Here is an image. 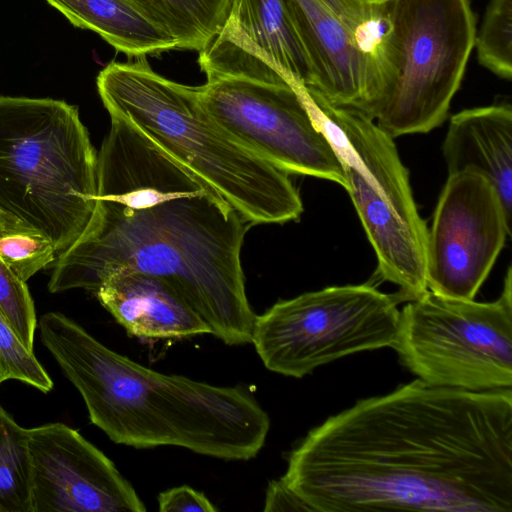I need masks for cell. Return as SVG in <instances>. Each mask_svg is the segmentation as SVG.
I'll list each match as a JSON object with an SVG mask.
<instances>
[{
	"instance_id": "cell-1",
	"label": "cell",
	"mask_w": 512,
	"mask_h": 512,
	"mask_svg": "<svg viewBox=\"0 0 512 512\" xmlns=\"http://www.w3.org/2000/svg\"><path fill=\"white\" fill-rule=\"evenodd\" d=\"M311 512H512V389L420 379L311 429L280 478Z\"/></svg>"
},
{
	"instance_id": "cell-2",
	"label": "cell",
	"mask_w": 512,
	"mask_h": 512,
	"mask_svg": "<svg viewBox=\"0 0 512 512\" xmlns=\"http://www.w3.org/2000/svg\"><path fill=\"white\" fill-rule=\"evenodd\" d=\"M97 153L92 216L52 264L51 293H95L117 270L167 280L227 345L251 343L256 314L241 250L250 226L207 182L129 121L111 116Z\"/></svg>"
},
{
	"instance_id": "cell-3",
	"label": "cell",
	"mask_w": 512,
	"mask_h": 512,
	"mask_svg": "<svg viewBox=\"0 0 512 512\" xmlns=\"http://www.w3.org/2000/svg\"><path fill=\"white\" fill-rule=\"evenodd\" d=\"M37 325L42 344L82 396L90 421L114 443L175 446L228 461L252 459L264 446L270 418L246 387L152 370L59 312L42 315Z\"/></svg>"
},
{
	"instance_id": "cell-4",
	"label": "cell",
	"mask_w": 512,
	"mask_h": 512,
	"mask_svg": "<svg viewBox=\"0 0 512 512\" xmlns=\"http://www.w3.org/2000/svg\"><path fill=\"white\" fill-rule=\"evenodd\" d=\"M96 83L110 116L141 130L212 186L250 226L301 216L303 203L289 173L223 130L204 108L198 86L159 75L146 57L110 62Z\"/></svg>"
},
{
	"instance_id": "cell-5",
	"label": "cell",
	"mask_w": 512,
	"mask_h": 512,
	"mask_svg": "<svg viewBox=\"0 0 512 512\" xmlns=\"http://www.w3.org/2000/svg\"><path fill=\"white\" fill-rule=\"evenodd\" d=\"M97 152L77 106L0 95V209L42 231L57 257L96 202Z\"/></svg>"
},
{
	"instance_id": "cell-6",
	"label": "cell",
	"mask_w": 512,
	"mask_h": 512,
	"mask_svg": "<svg viewBox=\"0 0 512 512\" xmlns=\"http://www.w3.org/2000/svg\"><path fill=\"white\" fill-rule=\"evenodd\" d=\"M302 93L342 163L345 189L375 251L378 275L399 288L398 303L419 299L428 291V229L393 138L358 111L332 106L303 86Z\"/></svg>"
},
{
	"instance_id": "cell-7",
	"label": "cell",
	"mask_w": 512,
	"mask_h": 512,
	"mask_svg": "<svg viewBox=\"0 0 512 512\" xmlns=\"http://www.w3.org/2000/svg\"><path fill=\"white\" fill-rule=\"evenodd\" d=\"M423 382L467 391L511 389L512 269L492 302L427 291L400 311L392 347Z\"/></svg>"
},
{
	"instance_id": "cell-8",
	"label": "cell",
	"mask_w": 512,
	"mask_h": 512,
	"mask_svg": "<svg viewBox=\"0 0 512 512\" xmlns=\"http://www.w3.org/2000/svg\"><path fill=\"white\" fill-rule=\"evenodd\" d=\"M397 304L368 283L306 292L256 315L251 343L268 370L302 378L341 357L392 347Z\"/></svg>"
},
{
	"instance_id": "cell-9",
	"label": "cell",
	"mask_w": 512,
	"mask_h": 512,
	"mask_svg": "<svg viewBox=\"0 0 512 512\" xmlns=\"http://www.w3.org/2000/svg\"><path fill=\"white\" fill-rule=\"evenodd\" d=\"M329 104L375 115L397 78L391 0H284ZM306 88V87H305Z\"/></svg>"
},
{
	"instance_id": "cell-10",
	"label": "cell",
	"mask_w": 512,
	"mask_h": 512,
	"mask_svg": "<svg viewBox=\"0 0 512 512\" xmlns=\"http://www.w3.org/2000/svg\"><path fill=\"white\" fill-rule=\"evenodd\" d=\"M398 71L376 124L393 139L447 118L474 48L469 0H391Z\"/></svg>"
},
{
	"instance_id": "cell-11",
	"label": "cell",
	"mask_w": 512,
	"mask_h": 512,
	"mask_svg": "<svg viewBox=\"0 0 512 512\" xmlns=\"http://www.w3.org/2000/svg\"><path fill=\"white\" fill-rule=\"evenodd\" d=\"M198 88L206 111L237 142L289 174L345 188L339 156L298 84L222 75Z\"/></svg>"
},
{
	"instance_id": "cell-12",
	"label": "cell",
	"mask_w": 512,
	"mask_h": 512,
	"mask_svg": "<svg viewBox=\"0 0 512 512\" xmlns=\"http://www.w3.org/2000/svg\"><path fill=\"white\" fill-rule=\"evenodd\" d=\"M510 235L511 219L483 175H448L427 235L428 290L474 300Z\"/></svg>"
},
{
	"instance_id": "cell-13",
	"label": "cell",
	"mask_w": 512,
	"mask_h": 512,
	"mask_svg": "<svg viewBox=\"0 0 512 512\" xmlns=\"http://www.w3.org/2000/svg\"><path fill=\"white\" fill-rule=\"evenodd\" d=\"M32 512H144L114 463L63 423L29 429Z\"/></svg>"
},
{
	"instance_id": "cell-14",
	"label": "cell",
	"mask_w": 512,
	"mask_h": 512,
	"mask_svg": "<svg viewBox=\"0 0 512 512\" xmlns=\"http://www.w3.org/2000/svg\"><path fill=\"white\" fill-rule=\"evenodd\" d=\"M95 295L130 336L157 340L211 334L185 298L161 277L117 270Z\"/></svg>"
},
{
	"instance_id": "cell-15",
	"label": "cell",
	"mask_w": 512,
	"mask_h": 512,
	"mask_svg": "<svg viewBox=\"0 0 512 512\" xmlns=\"http://www.w3.org/2000/svg\"><path fill=\"white\" fill-rule=\"evenodd\" d=\"M448 175H483L497 192L506 215L512 208V108L508 103L453 115L442 145Z\"/></svg>"
},
{
	"instance_id": "cell-16",
	"label": "cell",
	"mask_w": 512,
	"mask_h": 512,
	"mask_svg": "<svg viewBox=\"0 0 512 512\" xmlns=\"http://www.w3.org/2000/svg\"><path fill=\"white\" fill-rule=\"evenodd\" d=\"M74 26L101 36L128 57L178 49L175 40L130 0H46Z\"/></svg>"
},
{
	"instance_id": "cell-17",
	"label": "cell",
	"mask_w": 512,
	"mask_h": 512,
	"mask_svg": "<svg viewBox=\"0 0 512 512\" xmlns=\"http://www.w3.org/2000/svg\"><path fill=\"white\" fill-rule=\"evenodd\" d=\"M228 21L293 82L311 88L314 74L284 0H232Z\"/></svg>"
},
{
	"instance_id": "cell-18",
	"label": "cell",
	"mask_w": 512,
	"mask_h": 512,
	"mask_svg": "<svg viewBox=\"0 0 512 512\" xmlns=\"http://www.w3.org/2000/svg\"><path fill=\"white\" fill-rule=\"evenodd\" d=\"M178 49L204 50L225 25L232 0H130Z\"/></svg>"
},
{
	"instance_id": "cell-19",
	"label": "cell",
	"mask_w": 512,
	"mask_h": 512,
	"mask_svg": "<svg viewBox=\"0 0 512 512\" xmlns=\"http://www.w3.org/2000/svg\"><path fill=\"white\" fill-rule=\"evenodd\" d=\"M29 429L0 406V512H32Z\"/></svg>"
},
{
	"instance_id": "cell-20",
	"label": "cell",
	"mask_w": 512,
	"mask_h": 512,
	"mask_svg": "<svg viewBox=\"0 0 512 512\" xmlns=\"http://www.w3.org/2000/svg\"><path fill=\"white\" fill-rule=\"evenodd\" d=\"M0 258L23 281L52 265L57 253L42 231L0 209Z\"/></svg>"
},
{
	"instance_id": "cell-21",
	"label": "cell",
	"mask_w": 512,
	"mask_h": 512,
	"mask_svg": "<svg viewBox=\"0 0 512 512\" xmlns=\"http://www.w3.org/2000/svg\"><path fill=\"white\" fill-rule=\"evenodd\" d=\"M479 63L500 78L512 77V0H490L475 36Z\"/></svg>"
},
{
	"instance_id": "cell-22",
	"label": "cell",
	"mask_w": 512,
	"mask_h": 512,
	"mask_svg": "<svg viewBox=\"0 0 512 512\" xmlns=\"http://www.w3.org/2000/svg\"><path fill=\"white\" fill-rule=\"evenodd\" d=\"M19 380L43 393L53 388V381L28 350L0 311V384Z\"/></svg>"
},
{
	"instance_id": "cell-23",
	"label": "cell",
	"mask_w": 512,
	"mask_h": 512,
	"mask_svg": "<svg viewBox=\"0 0 512 512\" xmlns=\"http://www.w3.org/2000/svg\"><path fill=\"white\" fill-rule=\"evenodd\" d=\"M0 311L23 342L33 352L37 318L26 282L0 258Z\"/></svg>"
},
{
	"instance_id": "cell-24",
	"label": "cell",
	"mask_w": 512,
	"mask_h": 512,
	"mask_svg": "<svg viewBox=\"0 0 512 512\" xmlns=\"http://www.w3.org/2000/svg\"><path fill=\"white\" fill-rule=\"evenodd\" d=\"M161 512H215L217 508L200 491L181 485L161 492L158 495Z\"/></svg>"
},
{
	"instance_id": "cell-25",
	"label": "cell",
	"mask_w": 512,
	"mask_h": 512,
	"mask_svg": "<svg viewBox=\"0 0 512 512\" xmlns=\"http://www.w3.org/2000/svg\"><path fill=\"white\" fill-rule=\"evenodd\" d=\"M264 511H307L302 500L281 479L269 482Z\"/></svg>"
}]
</instances>
